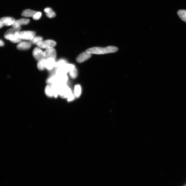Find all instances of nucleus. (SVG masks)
<instances>
[{"instance_id":"bb28decb","label":"nucleus","mask_w":186,"mask_h":186,"mask_svg":"<svg viewBox=\"0 0 186 186\" xmlns=\"http://www.w3.org/2000/svg\"><path fill=\"white\" fill-rule=\"evenodd\" d=\"M4 45V43L1 40H0V46H3Z\"/></svg>"},{"instance_id":"6ab92c4d","label":"nucleus","mask_w":186,"mask_h":186,"mask_svg":"<svg viewBox=\"0 0 186 186\" xmlns=\"http://www.w3.org/2000/svg\"><path fill=\"white\" fill-rule=\"evenodd\" d=\"M74 95L76 97H79L81 93V88L79 85H77L75 86L74 88Z\"/></svg>"},{"instance_id":"ddd939ff","label":"nucleus","mask_w":186,"mask_h":186,"mask_svg":"<svg viewBox=\"0 0 186 186\" xmlns=\"http://www.w3.org/2000/svg\"><path fill=\"white\" fill-rule=\"evenodd\" d=\"M52 91H53V96L57 98L59 95V89H60V84L59 83H55L51 85Z\"/></svg>"},{"instance_id":"f03ea898","label":"nucleus","mask_w":186,"mask_h":186,"mask_svg":"<svg viewBox=\"0 0 186 186\" xmlns=\"http://www.w3.org/2000/svg\"><path fill=\"white\" fill-rule=\"evenodd\" d=\"M21 28L20 27H13L7 30L5 34L4 37L6 39L9 40L12 42L14 43H20L22 39L17 38L15 34L20 30Z\"/></svg>"},{"instance_id":"1a4fd4ad","label":"nucleus","mask_w":186,"mask_h":186,"mask_svg":"<svg viewBox=\"0 0 186 186\" xmlns=\"http://www.w3.org/2000/svg\"><path fill=\"white\" fill-rule=\"evenodd\" d=\"M91 57V54L87 53V52H83L78 55L76 59V61L78 63H82L88 60Z\"/></svg>"},{"instance_id":"0eeeda50","label":"nucleus","mask_w":186,"mask_h":186,"mask_svg":"<svg viewBox=\"0 0 186 186\" xmlns=\"http://www.w3.org/2000/svg\"><path fill=\"white\" fill-rule=\"evenodd\" d=\"M44 55L45 59L53 58L55 60L57 57L56 50L54 47L47 49L44 51Z\"/></svg>"},{"instance_id":"4468645a","label":"nucleus","mask_w":186,"mask_h":186,"mask_svg":"<svg viewBox=\"0 0 186 186\" xmlns=\"http://www.w3.org/2000/svg\"><path fill=\"white\" fill-rule=\"evenodd\" d=\"M58 76V83L60 84H66L68 80L67 74H57Z\"/></svg>"},{"instance_id":"dca6fc26","label":"nucleus","mask_w":186,"mask_h":186,"mask_svg":"<svg viewBox=\"0 0 186 186\" xmlns=\"http://www.w3.org/2000/svg\"><path fill=\"white\" fill-rule=\"evenodd\" d=\"M37 13V11H34L30 9H27L24 10L22 12V16L26 17H31L33 16Z\"/></svg>"},{"instance_id":"39448f33","label":"nucleus","mask_w":186,"mask_h":186,"mask_svg":"<svg viewBox=\"0 0 186 186\" xmlns=\"http://www.w3.org/2000/svg\"><path fill=\"white\" fill-rule=\"evenodd\" d=\"M37 45L40 48L47 49L48 48L54 47L56 46V43L53 40H47L40 41L37 43Z\"/></svg>"},{"instance_id":"4be33fe9","label":"nucleus","mask_w":186,"mask_h":186,"mask_svg":"<svg viewBox=\"0 0 186 186\" xmlns=\"http://www.w3.org/2000/svg\"><path fill=\"white\" fill-rule=\"evenodd\" d=\"M70 77L72 79H75L78 76V72L76 67L69 72Z\"/></svg>"},{"instance_id":"2eb2a0df","label":"nucleus","mask_w":186,"mask_h":186,"mask_svg":"<svg viewBox=\"0 0 186 186\" xmlns=\"http://www.w3.org/2000/svg\"><path fill=\"white\" fill-rule=\"evenodd\" d=\"M46 82L49 85H53L58 83V76L56 74L50 76L47 80Z\"/></svg>"},{"instance_id":"393cba45","label":"nucleus","mask_w":186,"mask_h":186,"mask_svg":"<svg viewBox=\"0 0 186 186\" xmlns=\"http://www.w3.org/2000/svg\"><path fill=\"white\" fill-rule=\"evenodd\" d=\"M42 14L41 12H37L35 14H34L33 16L32 17L33 18L34 20H38L41 18V16Z\"/></svg>"},{"instance_id":"f8f14e48","label":"nucleus","mask_w":186,"mask_h":186,"mask_svg":"<svg viewBox=\"0 0 186 186\" xmlns=\"http://www.w3.org/2000/svg\"><path fill=\"white\" fill-rule=\"evenodd\" d=\"M55 60L53 58L46 59V68L49 70H51L55 67Z\"/></svg>"},{"instance_id":"9d476101","label":"nucleus","mask_w":186,"mask_h":186,"mask_svg":"<svg viewBox=\"0 0 186 186\" xmlns=\"http://www.w3.org/2000/svg\"><path fill=\"white\" fill-rule=\"evenodd\" d=\"M32 43L30 42L21 41L17 45V48L20 50H26L31 47Z\"/></svg>"},{"instance_id":"9b49d317","label":"nucleus","mask_w":186,"mask_h":186,"mask_svg":"<svg viewBox=\"0 0 186 186\" xmlns=\"http://www.w3.org/2000/svg\"><path fill=\"white\" fill-rule=\"evenodd\" d=\"M30 22V20L28 19H22L20 20H15L12 25L13 27H20L22 25H26Z\"/></svg>"},{"instance_id":"b1692460","label":"nucleus","mask_w":186,"mask_h":186,"mask_svg":"<svg viewBox=\"0 0 186 186\" xmlns=\"http://www.w3.org/2000/svg\"><path fill=\"white\" fill-rule=\"evenodd\" d=\"M46 15L47 17H48V18H53V17H55V15H56L55 12L53 11L52 9L50 10V11H49L48 13H46Z\"/></svg>"},{"instance_id":"7ed1b4c3","label":"nucleus","mask_w":186,"mask_h":186,"mask_svg":"<svg viewBox=\"0 0 186 186\" xmlns=\"http://www.w3.org/2000/svg\"><path fill=\"white\" fill-rule=\"evenodd\" d=\"M35 32L31 31H22V32L19 31L15 34V35L17 38L22 40H28L29 41L35 36Z\"/></svg>"},{"instance_id":"f257e3e1","label":"nucleus","mask_w":186,"mask_h":186,"mask_svg":"<svg viewBox=\"0 0 186 186\" xmlns=\"http://www.w3.org/2000/svg\"><path fill=\"white\" fill-rule=\"evenodd\" d=\"M118 50V48L116 47L109 46L106 47H94L88 49L86 50L87 53L94 54L102 55L115 53Z\"/></svg>"},{"instance_id":"6e6552de","label":"nucleus","mask_w":186,"mask_h":186,"mask_svg":"<svg viewBox=\"0 0 186 186\" xmlns=\"http://www.w3.org/2000/svg\"><path fill=\"white\" fill-rule=\"evenodd\" d=\"M32 54L34 58L37 61H39L44 59V52L41 49L36 47L34 49L32 52Z\"/></svg>"},{"instance_id":"a211bd4d","label":"nucleus","mask_w":186,"mask_h":186,"mask_svg":"<svg viewBox=\"0 0 186 186\" xmlns=\"http://www.w3.org/2000/svg\"><path fill=\"white\" fill-rule=\"evenodd\" d=\"M178 15L182 20L186 22V10H179Z\"/></svg>"},{"instance_id":"a878e982","label":"nucleus","mask_w":186,"mask_h":186,"mask_svg":"<svg viewBox=\"0 0 186 186\" xmlns=\"http://www.w3.org/2000/svg\"><path fill=\"white\" fill-rule=\"evenodd\" d=\"M74 95L72 93V94H71L68 97V101H72L74 100Z\"/></svg>"},{"instance_id":"5701e85b","label":"nucleus","mask_w":186,"mask_h":186,"mask_svg":"<svg viewBox=\"0 0 186 186\" xmlns=\"http://www.w3.org/2000/svg\"><path fill=\"white\" fill-rule=\"evenodd\" d=\"M67 62L66 60H61L58 61V62H55V67L58 68L62 66L67 64Z\"/></svg>"},{"instance_id":"aec40b11","label":"nucleus","mask_w":186,"mask_h":186,"mask_svg":"<svg viewBox=\"0 0 186 186\" xmlns=\"http://www.w3.org/2000/svg\"><path fill=\"white\" fill-rule=\"evenodd\" d=\"M45 92L47 96L50 97L53 96L51 87L50 85H47L46 87L45 88Z\"/></svg>"},{"instance_id":"20e7f679","label":"nucleus","mask_w":186,"mask_h":186,"mask_svg":"<svg viewBox=\"0 0 186 186\" xmlns=\"http://www.w3.org/2000/svg\"><path fill=\"white\" fill-rule=\"evenodd\" d=\"M59 84L60 89L59 95L62 98H67L72 93V90L66 84Z\"/></svg>"},{"instance_id":"423d86ee","label":"nucleus","mask_w":186,"mask_h":186,"mask_svg":"<svg viewBox=\"0 0 186 186\" xmlns=\"http://www.w3.org/2000/svg\"><path fill=\"white\" fill-rule=\"evenodd\" d=\"M15 21L14 19L12 17H4L0 19V28L3 26H10L13 25Z\"/></svg>"},{"instance_id":"412c9836","label":"nucleus","mask_w":186,"mask_h":186,"mask_svg":"<svg viewBox=\"0 0 186 186\" xmlns=\"http://www.w3.org/2000/svg\"><path fill=\"white\" fill-rule=\"evenodd\" d=\"M43 41V38L39 36L34 37L30 41V42L32 44H37L39 42Z\"/></svg>"},{"instance_id":"f3484780","label":"nucleus","mask_w":186,"mask_h":186,"mask_svg":"<svg viewBox=\"0 0 186 186\" xmlns=\"http://www.w3.org/2000/svg\"><path fill=\"white\" fill-rule=\"evenodd\" d=\"M46 59H43L38 61L37 64V68L40 70H43L46 68Z\"/></svg>"}]
</instances>
